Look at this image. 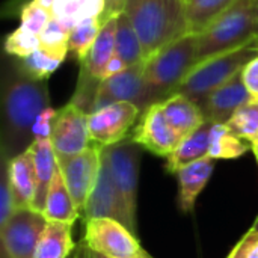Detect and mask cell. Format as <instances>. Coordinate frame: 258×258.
<instances>
[{"instance_id":"cell-1","label":"cell","mask_w":258,"mask_h":258,"mask_svg":"<svg viewBox=\"0 0 258 258\" xmlns=\"http://www.w3.org/2000/svg\"><path fill=\"white\" fill-rule=\"evenodd\" d=\"M47 107V80L30 76L18 57L5 53L0 83L2 160H11L30 148L35 142V122Z\"/></svg>"},{"instance_id":"cell-2","label":"cell","mask_w":258,"mask_h":258,"mask_svg":"<svg viewBox=\"0 0 258 258\" xmlns=\"http://www.w3.org/2000/svg\"><path fill=\"white\" fill-rule=\"evenodd\" d=\"M124 14L141 39L145 60L189 33L186 0H127Z\"/></svg>"},{"instance_id":"cell-3","label":"cell","mask_w":258,"mask_h":258,"mask_svg":"<svg viewBox=\"0 0 258 258\" xmlns=\"http://www.w3.org/2000/svg\"><path fill=\"white\" fill-rule=\"evenodd\" d=\"M200 62V35L187 33L145 60L144 76L151 103L174 95Z\"/></svg>"},{"instance_id":"cell-4","label":"cell","mask_w":258,"mask_h":258,"mask_svg":"<svg viewBox=\"0 0 258 258\" xmlns=\"http://www.w3.org/2000/svg\"><path fill=\"white\" fill-rule=\"evenodd\" d=\"M257 27L258 0H237L200 33V62L257 45Z\"/></svg>"},{"instance_id":"cell-5","label":"cell","mask_w":258,"mask_h":258,"mask_svg":"<svg viewBox=\"0 0 258 258\" xmlns=\"http://www.w3.org/2000/svg\"><path fill=\"white\" fill-rule=\"evenodd\" d=\"M258 56L257 45H248L197 63L175 94H183L200 107L212 92L239 74L246 63Z\"/></svg>"},{"instance_id":"cell-6","label":"cell","mask_w":258,"mask_h":258,"mask_svg":"<svg viewBox=\"0 0 258 258\" xmlns=\"http://www.w3.org/2000/svg\"><path fill=\"white\" fill-rule=\"evenodd\" d=\"M82 242L107 258H141L147 252L133 231L121 222L107 218L85 221Z\"/></svg>"},{"instance_id":"cell-7","label":"cell","mask_w":258,"mask_h":258,"mask_svg":"<svg viewBox=\"0 0 258 258\" xmlns=\"http://www.w3.org/2000/svg\"><path fill=\"white\" fill-rule=\"evenodd\" d=\"M47 218L33 209H18L0 225L2 258H33L47 228Z\"/></svg>"},{"instance_id":"cell-8","label":"cell","mask_w":258,"mask_h":258,"mask_svg":"<svg viewBox=\"0 0 258 258\" xmlns=\"http://www.w3.org/2000/svg\"><path fill=\"white\" fill-rule=\"evenodd\" d=\"M104 159L109 165L112 177L128 207L132 218L136 221L138 189H139V166L142 147L130 136L115 145L103 147Z\"/></svg>"},{"instance_id":"cell-9","label":"cell","mask_w":258,"mask_h":258,"mask_svg":"<svg viewBox=\"0 0 258 258\" xmlns=\"http://www.w3.org/2000/svg\"><path fill=\"white\" fill-rule=\"evenodd\" d=\"M50 141L57 162L68 160L88 150L94 144L89 133L88 113L71 101L60 107L56 112Z\"/></svg>"},{"instance_id":"cell-10","label":"cell","mask_w":258,"mask_h":258,"mask_svg":"<svg viewBox=\"0 0 258 258\" xmlns=\"http://www.w3.org/2000/svg\"><path fill=\"white\" fill-rule=\"evenodd\" d=\"M101 163H103V147L95 142L83 153L68 160L57 162L63 180L67 183V187L80 213V218L97 184Z\"/></svg>"},{"instance_id":"cell-11","label":"cell","mask_w":258,"mask_h":258,"mask_svg":"<svg viewBox=\"0 0 258 258\" xmlns=\"http://www.w3.org/2000/svg\"><path fill=\"white\" fill-rule=\"evenodd\" d=\"M98 218L118 221L135 234L138 233V222L132 218L128 212V207L112 177V172L104 159V154H103V163H101L97 184L82 215L83 222L89 219H98Z\"/></svg>"},{"instance_id":"cell-12","label":"cell","mask_w":258,"mask_h":258,"mask_svg":"<svg viewBox=\"0 0 258 258\" xmlns=\"http://www.w3.org/2000/svg\"><path fill=\"white\" fill-rule=\"evenodd\" d=\"M142 110L128 101L113 103L97 109L88 115L89 133L92 142L109 147L128 138L130 130L139 121Z\"/></svg>"},{"instance_id":"cell-13","label":"cell","mask_w":258,"mask_h":258,"mask_svg":"<svg viewBox=\"0 0 258 258\" xmlns=\"http://www.w3.org/2000/svg\"><path fill=\"white\" fill-rule=\"evenodd\" d=\"M144 68H145V62L133 67H127L124 71L104 79L97 94L94 112L104 106L121 103V101L133 103L142 112L147 107H150L153 103L145 82Z\"/></svg>"},{"instance_id":"cell-14","label":"cell","mask_w":258,"mask_h":258,"mask_svg":"<svg viewBox=\"0 0 258 258\" xmlns=\"http://www.w3.org/2000/svg\"><path fill=\"white\" fill-rule=\"evenodd\" d=\"M130 138L142 148L160 157L171 156L181 141L180 135L168 122L160 103H154L142 112Z\"/></svg>"},{"instance_id":"cell-15","label":"cell","mask_w":258,"mask_h":258,"mask_svg":"<svg viewBox=\"0 0 258 258\" xmlns=\"http://www.w3.org/2000/svg\"><path fill=\"white\" fill-rule=\"evenodd\" d=\"M251 100L252 97L243 83L240 71L225 85L212 92L203 103L201 110L206 116V121L213 124H227L233 115Z\"/></svg>"},{"instance_id":"cell-16","label":"cell","mask_w":258,"mask_h":258,"mask_svg":"<svg viewBox=\"0 0 258 258\" xmlns=\"http://www.w3.org/2000/svg\"><path fill=\"white\" fill-rule=\"evenodd\" d=\"M216 159L206 156L190 165L183 166L177 172L178 178V207L181 212L189 213L195 209L200 194L206 189L213 169Z\"/></svg>"},{"instance_id":"cell-17","label":"cell","mask_w":258,"mask_h":258,"mask_svg":"<svg viewBox=\"0 0 258 258\" xmlns=\"http://www.w3.org/2000/svg\"><path fill=\"white\" fill-rule=\"evenodd\" d=\"M8 166V177L17 209H33L36 197V175L30 151H24L11 160H3Z\"/></svg>"},{"instance_id":"cell-18","label":"cell","mask_w":258,"mask_h":258,"mask_svg":"<svg viewBox=\"0 0 258 258\" xmlns=\"http://www.w3.org/2000/svg\"><path fill=\"white\" fill-rule=\"evenodd\" d=\"M115 30H116V17L110 18L101 26V30L92 44L86 57L80 62V73L103 82L106 79V70L109 62L115 57Z\"/></svg>"},{"instance_id":"cell-19","label":"cell","mask_w":258,"mask_h":258,"mask_svg":"<svg viewBox=\"0 0 258 258\" xmlns=\"http://www.w3.org/2000/svg\"><path fill=\"white\" fill-rule=\"evenodd\" d=\"M29 151L32 154L35 175H36V197L33 203V210L42 213L50 184L57 169V157L50 138L35 139Z\"/></svg>"},{"instance_id":"cell-20","label":"cell","mask_w":258,"mask_h":258,"mask_svg":"<svg viewBox=\"0 0 258 258\" xmlns=\"http://www.w3.org/2000/svg\"><path fill=\"white\" fill-rule=\"evenodd\" d=\"M160 104L168 122L180 135L181 139L206 122V116L201 107L183 94H174L163 100Z\"/></svg>"},{"instance_id":"cell-21","label":"cell","mask_w":258,"mask_h":258,"mask_svg":"<svg viewBox=\"0 0 258 258\" xmlns=\"http://www.w3.org/2000/svg\"><path fill=\"white\" fill-rule=\"evenodd\" d=\"M213 122L206 121L200 128L183 138L178 144V147L174 150L171 156L166 159V171L177 174L183 166L190 165L206 156H209L210 151V133H212Z\"/></svg>"},{"instance_id":"cell-22","label":"cell","mask_w":258,"mask_h":258,"mask_svg":"<svg viewBox=\"0 0 258 258\" xmlns=\"http://www.w3.org/2000/svg\"><path fill=\"white\" fill-rule=\"evenodd\" d=\"M42 215L47 218V221L51 222H65L74 225V222L80 218V213L73 201V197L67 187V183L63 180V175L60 172V168L57 165L56 174L53 177V181L50 184L45 204L42 209Z\"/></svg>"},{"instance_id":"cell-23","label":"cell","mask_w":258,"mask_h":258,"mask_svg":"<svg viewBox=\"0 0 258 258\" xmlns=\"http://www.w3.org/2000/svg\"><path fill=\"white\" fill-rule=\"evenodd\" d=\"M73 225L48 221L47 228L36 246L33 258H70L76 246L73 242Z\"/></svg>"},{"instance_id":"cell-24","label":"cell","mask_w":258,"mask_h":258,"mask_svg":"<svg viewBox=\"0 0 258 258\" xmlns=\"http://www.w3.org/2000/svg\"><path fill=\"white\" fill-rule=\"evenodd\" d=\"M115 48H116V56L127 67H133V65L145 62V54H144L141 39L136 30L133 29L128 17L124 12L116 17Z\"/></svg>"},{"instance_id":"cell-25","label":"cell","mask_w":258,"mask_h":258,"mask_svg":"<svg viewBox=\"0 0 258 258\" xmlns=\"http://www.w3.org/2000/svg\"><path fill=\"white\" fill-rule=\"evenodd\" d=\"M104 9V0H54L51 15L70 30L82 20L100 17Z\"/></svg>"},{"instance_id":"cell-26","label":"cell","mask_w":258,"mask_h":258,"mask_svg":"<svg viewBox=\"0 0 258 258\" xmlns=\"http://www.w3.org/2000/svg\"><path fill=\"white\" fill-rule=\"evenodd\" d=\"M237 0H187L189 33L200 35Z\"/></svg>"},{"instance_id":"cell-27","label":"cell","mask_w":258,"mask_h":258,"mask_svg":"<svg viewBox=\"0 0 258 258\" xmlns=\"http://www.w3.org/2000/svg\"><path fill=\"white\" fill-rule=\"evenodd\" d=\"M249 147L242 138L234 135L227 124H213L210 133V151L209 156L213 159H237L243 156Z\"/></svg>"},{"instance_id":"cell-28","label":"cell","mask_w":258,"mask_h":258,"mask_svg":"<svg viewBox=\"0 0 258 258\" xmlns=\"http://www.w3.org/2000/svg\"><path fill=\"white\" fill-rule=\"evenodd\" d=\"M101 20L100 17H89L79 21L70 32L68 38V53L79 60V63L86 57L92 44L95 42L100 30H101Z\"/></svg>"},{"instance_id":"cell-29","label":"cell","mask_w":258,"mask_h":258,"mask_svg":"<svg viewBox=\"0 0 258 258\" xmlns=\"http://www.w3.org/2000/svg\"><path fill=\"white\" fill-rule=\"evenodd\" d=\"M227 127L243 141L254 142L258 136V98L243 104L227 122Z\"/></svg>"},{"instance_id":"cell-30","label":"cell","mask_w":258,"mask_h":258,"mask_svg":"<svg viewBox=\"0 0 258 258\" xmlns=\"http://www.w3.org/2000/svg\"><path fill=\"white\" fill-rule=\"evenodd\" d=\"M70 29L65 27L60 21L56 18H51L47 27L39 35V42L42 50L47 53H51L57 57L65 59L68 53V38H70Z\"/></svg>"},{"instance_id":"cell-31","label":"cell","mask_w":258,"mask_h":258,"mask_svg":"<svg viewBox=\"0 0 258 258\" xmlns=\"http://www.w3.org/2000/svg\"><path fill=\"white\" fill-rule=\"evenodd\" d=\"M23 68L33 77L41 79V80H47L63 62L62 57H57L51 53H47L42 48L35 50L33 53H30L29 56L20 59Z\"/></svg>"},{"instance_id":"cell-32","label":"cell","mask_w":258,"mask_h":258,"mask_svg":"<svg viewBox=\"0 0 258 258\" xmlns=\"http://www.w3.org/2000/svg\"><path fill=\"white\" fill-rule=\"evenodd\" d=\"M41 47L39 36L32 33L30 30L18 26L12 33H9L5 39V53L23 59L38 50Z\"/></svg>"},{"instance_id":"cell-33","label":"cell","mask_w":258,"mask_h":258,"mask_svg":"<svg viewBox=\"0 0 258 258\" xmlns=\"http://www.w3.org/2000/svg\"><path fill=\"white\" fill-rule=\"evenodd\" d=\"M51 18H53V15L48 9L42 8L41 5H38L36 2L32 0L27 5H24L21 9V14H20L21 24L20 26H23L24 29H27L32 33L39 36Z\"/></svg>"},{"instance_id":"cell-34","label":"cell","mask_w":258,"mask_h":258,"mask_svg":"<svg viewBox=\"0 0 258 258\" xmlns=\"http://www.w3.org/2000/svg\"><path fill=\"white\" fill-rule=\"evenodd\" d=\"M17 204L14 200V194L11 189L8 166L6 162L2 160V174H0V225L6 224L8 219L17 212Z\"/></svg>"},{"instance_id":"cell-35","label":"cell","mask_w":258,"mask_h":258,"mask_svg":"<svg viewBox=\"0 0 258 258\" xmlns=\"http://www.w3.org/2000/svg\"><path fill=\"white\" fill-rule=\"evenodd\" d=\"M56 112L51 107H47L39 118L35 122L33 127V136L35 139H45L51 136V130H53V124H54V118H56Z\"/></svg>"},{"instance_id":"cell-36","label":"cell","mask_w":258,"mask_h":258,"mask_svg":"<svg viewBox=\"0 0 258 258\" xmlns=\"http://www.w3.org/2000/svg\"><path fill=\"white\" fill-rule=\"evenodd\" d=\"M242 79L251 97L258 98V56L245 65L242 70Z\"/></svg>"},{"instance_id":"cell-37","label":"cell","mask_w":258,"mask_h":258,"mask_svg":"<svg viewBox=\"0 0 258 258\" xmlns=\"http://www.w3.org/2000/svg\"><path fill=\"white\" fill-rule=\"evenodd\" d=\"M125 3H127V0H104V9H103V14L100 15L101 23L104 24L110 18H115L119 14H122Z\"/></svg>"},{"instance_id":"cell-38","label":"cell","mask_w":258,"mask_h":258,"mask_svg":"<svg viewBox=\"0 0 258 258\" xmlns=\"http://www.w3.org/2000/svg\"><path fill=\"white\" fill-rule=\"evenodd\" d=\"M251 237H252V231L249 230V231L242 237V240L233 248V251L230 252V255L227 258H246V255H248V249H249V245H251Z\"/></svg>"},{"instance_id":"cell-39","label":"cell","mask_w":258,"mask_h":258,"mask_svg":"<svg viewBox=\"0 0 258 258\" xmlns=\"http://www.w3.org/2000/svg\"><path fill=\"white\" fill-rule=\"evenodd\" d=\"M70 258H107V257H103V255H100V254H97L95 251H92L91 248H88L82 240H80V243L76 246V249H74V252H73V255ZM141 258H153L148 252H145L144 255Z\"/></svg>"},{"instance_id":"cell-40","label":"cell","mask_w":258,"mask_h":258,"mask_svg":"<svg viewBox=\"0 0 258 258\" xmlns=\"http://www.w3.org/2000/svg\"><path fill=\"white\" fill-rule=\"evenodd\" d=\"M127 68V65L115 54V57L109 62V65H107V70H106V79L107 77H110V76H113V74H118V73H121V71H124Z\"/></svg>"},{"instance_id":"cell-41","label":"cell","mask_w":258,"mask_h":258,"mask_svg":"<svg viewBox=\"0 0 258 258\" xmlns=\"http://www.w3.org/2000/svg\"><path fill=\"white\" fill-rule=\"evenodd\" d=\"M251 231H252V237H251V245L246 258H258V231H255L254 228H251Z\"/></svg>"},{"instance_id":"cell-42","label":"cell","mask_w":258,"mask_h":258,"mask_svg":"<svg viewBox=\"0 0 258 258\" xmlns=\"http://www.w3.org/2000/svg\"><path fill=\"white\" fill-rule=\"evenodd\" d=\"M33 2H36V3L41 5L42 8L48 9L50 12H51V8H53V5H54V0H33Z\"/></svg>"},{"instance_id":"cell-43","label":"cell","mask_w":258,"mask_h":258,"mask_svg":"<svg viewBox=\"0 0 258 258\" xmlns=\"http://www.w3.org/2000/svg\"><path fill=\"white\" fill-rule=\"evenodd\" d=\"M251 150H252V153H254V156H255V159H257L258 162V136L254 142H251Z\"/></svg>"},{"instance_id":"cell-44","label":"cell","mask_w":258,"mask_h":258,"mask_svg":"<svg viewBox=\"0 0 258 258\" xmlns=\"http://www.w3.org/2000/svg\"><path fill=\"white\" fill-rule=\"evenodd\" d=\"M252 228H254L255 231H258V216L257 219H255V222H254V225H252Z\"/></svg>"},{"instance_id":"cell-45","label":"cell","mask_w":258,"mask_h":258,"mask_svg":"<svg viewBox=\"0 0 258 258\" xmlns=\"http://www.w3.org/2000/svg\"><path fill=\"white\" fill-rule=\"evenodd\" d=\"M255 41H257V45H258V27H257V39H255Z\"/></svg>"},{"instance_id":"cell-46","label":"cell","mask_w":258,"mask_h":258,"mask_svg":"<svg viewBox=\"0 0 258 258\" xmlns=\"http://www.w3.org/2000/svg\"><path fill=\"white\" fill-rule=\"evenodd\" d=\"M186 2H187V0H186Z\"/></svg>"}]
</instances>
